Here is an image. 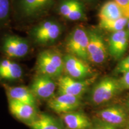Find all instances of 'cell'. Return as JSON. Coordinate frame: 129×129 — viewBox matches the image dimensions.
<instances>
[{
  "label": "cell",
  "mask_w": 129,
  "mask_h": 129,
  "mask_svg": "<svg viewBox=\"0 0 129 129\" xmlns=\"http://www.w3.org/2000/svg\"><path fill=\"white\" fill-rule=\"evenodd\" d=\"M122 90L120 80L113 77H105L92 88L90 101L93 106L102 105L114 99Z\"/></svg>",
  "instance_id": "obj_4"
},
{
  "label": "cell",
  "mask_w": 129,
  "mask_h": 129,
  "mask_svg": "<svg viewBox=\"0 0 129 129\" xmlns=\"http://www.w3.org/2000/svg\"><path fill=\"white\" fill-rule=\"evenodd\" d=\"M9 106L12 115L27 124L35 120L38 115L36 106L34 105L9 101Z\"/></svg>",
  "instance_id": "obj_15"
},
{
  "label": "cell",
  "mask_w": 129,
  "mask_h": 129,
  "mask_svg": "<svg viewBox=\"0 0 129 129\" xmlns=\"http://www.w3.org/2000/svg\"><path fill=\"white\" fill-rule=\"evenodd\" d=\"M48 106L58 114H64L75 111L81 105L80 97L67 94H59L48 101Z\"/></svg>",
  "instance_id": "obj_13"
},
{
  "label": "cell",
  "mask_w": 129,
  "mask_h": 129,
  "mask_svg": "<svg viewBox=\"0 0 129 129\" xmlns=\"http://www.w3.org/2000/svg\"><path fill=\"white\" fill-rule=\"evenodd\" d=\"M23 75V69L18 63L9 59L0 61V78L6 80H17Z\"/></svg>",
  "instance_id": "obj_18"
},
{
  "label": "cell",
  "mask_w": 129,
  "mask_h": 129,
  "mask_svg": "<svg viewBox=\"0 0 129 129\" xmlns=\"http://www.w3.org/2000/svg\"><path fill=\"white\" fill-rule=\"evenodd\" d=\"M59 0H12V16L22 24H29L46 17Z\"/></svg>",
  "instance_id": "obj_1"
},
{
  "label": "cell",
  "mask_w": 129,
  "mask_h": 129,
  "mask_svg": "<svg viewBox=\"0 0 129 129\" xmlns=\"http://www.w3.org/2000/svg\"><path fill=\"white\" fill-rule=\"evenodd\" d=\"M87 29L82 26H77L67 37L65 47L67 53L88 62Z\"/></svg>",
  "instance_id": "obj_5"
},
{
  "label": "cell",
  "mask_w": 129,
  "mask_h": 129,
  "mask_svg": "<svg viewBox=\"0 0 129 129\" xmlns=\"http://www.w3.org/2000/svg\"><path fill=\"white\" fill-rule=\"evenodd\" d=\"M88 61L94 64H102L108 57V49L104 37L97 29H88Z\"/></svg>",
  "instance_id": "obj_6"
},
{
  "label": "cell",
  "mask_w": 129,
  "mask_h": 129,
  "mask_svg": "<svg viewBox=\"0 0 129 129\" xmlns=\"http://www.w3.org/2000/svg\"><path fill=\"white\" fill-rule=\"evenodd\" d=\"M3 53L10 59H19L28 54L29 41L26 38L13 34H7L1 41Z\"/></svg>",
  "instance_id": "obj_7"
},
{
  "label": "cell",
  "mask_w": 129,
  "mask_h": 129,
  "mask_svg": "<svg viewBox=\"0 0 129 129\" xmlns=\"http://www.w3.org/2000/svg\"><path fill=\"white\" fill-rule=\"evenodd\" d=\"M115 71L118 74H124L129 71V55L118 63Z\"/></svg>",
  "instance_id": "obj_23"
},
{
  "label": "cell",
  "mask_w": 129,
  "mask_h": 129,
  "mask_svg": "<svg viewBox=\"0 0 129 129\" xmlns=\"http://www.w3.org/2000/svg\"><path fill=\"white\" fill-rule=\"evenodd\" d=\"M12 16V0H0V30L7 28Z\"/></svg>",
  "instance_id": "obj_21"
},
{
  "label": "cell",
  "mask_w": 129,
  "mask_h": 129,
  "mask_svg": "<svg viewBox=\"0 0 129 129\" xmlns=\"http://www.w3.org/2000/svg\"><path fill=\"white\" fill-rule=\"evenodd\" d=\"M129 41V33L124 29L120 31L112 32L108 42V52L115 59L122 57L125 53Z\"/></svg>",
  "instance_id": "obj_14"
},
{
  "label": "cell",
  "mask_w": 129,
  "mask_h": 129,
  "mask_svg": "<svg viewBox=\"0 0 129 129\" xmlns=\"http://www.w3.org/2000/svg\"><path fill=\"white\" fill-rule=\"evenodd\" d=\"M31 129H63L62 125L55 118L48 114H38L35 120L28 124Z\"/></svg>",
  "instance_id": "obj_19"
},
{
  "label": "cell",
  "mask_w": 129,
  "mask_h": 129,
  "mask_svg": "<svg viewBox=\"0 0 129 129\" xmlns=\"http://www.w3.org/2000/svg\"><path fill=\"white\" fill-rule=\"evenodd\" d=\"M127 29H128V32L129 33V19H128V23H127Z\"/></svg>",
  "instance_id": "obj_29"
},
{
  "label": "cell",
  "mask_w": 129,
  "mask_h": 129,
  "mask_svg": "<svg viewBox=\"0 0 129 129\" xmlns=\"http://www.w3.org/2000/svg\"><path fill=\"white\" fill-rule=\"evenodd\" d=\"M126 106H127V110H128V112L129 113V98L126 101Z\"/></svg>",
  "instance_id": "obj_28"
},
{
  "label": "cell",
  "mask_w": 129,
  "mask_h": 129,
  "mask_svg": "<svg viewBox=\"0 0 129 129\" xmlns=\"http://www.w3.org/2000/svg\"><path fill=\"white\" fill-rule=\"evenodd\" d=\"M121 10L124 17L129 19V0H114Z\"/></svg>",
  "instance_id": "obj_24"
},
{
  "label": "cell",
  "mask_w": 129,
  "mask_h": 129,
  "mask_svg": "<svg viewBox=\"0 0 129 129\" xmlns=\"http://www.w3.org/2000/svg\"><path fill=\"white\" fill-rule=\"evenodd\" d=\"M57 87V82L54 78L37 74L32 81L30 89L36 98L49 100L54 97Z\"/></svg>",
  "instance_id": "obj_12"
},
{
  "label": "cell",
  "mask_w": 129,
  "mask_h": 129,
  "mask_svg": "<svg viewBox=\"0 0 129 129\" xmlns=\"http://www.w3.org/2000/svg\"><path fill=\"white\" fill-rule=\"evenodd\" d=\"M60 115L68 129H90L93 125L91 120L83 112L75 111Z\"/></svg>",
  "instance_id": "obj_16"
},
{
  "label": "cell",
  "mask_w": 129,
  "mask_h": 129,
  "mask_svg": "<svg viewBox=\"0 0 129 129\" xmlns=\"http://www.w3.org/2000/svg\"><path fill=\"white\" fill-rule=\"evenodd\" d=\"M120 81L123 89H129V71L123 74Z\"/></svg>",
  "instance_id": "obj_26"
},
{
  "label": "cell",
  "mask_w": 129,
  "mask_h": 129,
  "mask_svg": "<svg viewBox=\"0 0 129 129\" xmlns=\"http://www.w3.org/2000/svg\"><path fill=\"white\" fill-rule=\"evenodd\" d=\"M98 16L99 20H116L123 17L120 7L114 0L104 3L100 9Z\"/></svg>",
  "instance_id": "obj_20"
},
{
  "label": "cell",
  "mask_w": 129,
  "mask_h": 129,
  "mask_svg": "<svg viewBox=\"0 0 129 129\" xmlns=\"http://www.w3.org/2000/svg\"><path fill=\"white\" fill-rule=\"evenodd\" d=\"M90 129H118L117 127L106 123L105 122L98 119L94 123H93V125Z\"/></svg>",
  "instance_id": "obj_25"
},
{
  "label": "cell",
  "mask_w": 129,
  "mask_h": 129,
  "mask_svg": "<svg viewBox=\"0 0 129 129\" xmlns=\"http://www.w3.org/2000/svg\"><path fill=\"white\" fill-rule=\"evenodd\" d=\"M64 71L66 75L76 80L91 78L93 72L87 61L68 54L63 56Z\"/></svg>",
  "instance_id": "obj_9"
},
{
  "label": "cell",
  "mask_w": 129,
  "mask_h": 129,
  "mask_svg": "<svg viewBox=\"0 0 129 129\" xmlns=\"http://www.w3.org/2000/svg\"><path fill=\"white\" fill-rule=\"evenodd\" d=\"M94 80V77L85 80H76L67 75H62L57 80L58 93L81 98Z\"/></svg>",
  "instance_id": "obj_8"
},
{
  "label": "cell",
  "mask_w": 129,
  "mask_h": 129,
  "mask_svg": "<svg viewBox=\"0 0 129 129\" xmlns=\"http://www.w3.org/2000/svg\"><path fill=\"white\" fill-rule=\"evenodd\" d=\"M80 1H81L83 3H92L94 2L95 0H80Z\"/></svg>",
  "instance_id": "obj_27"
},
{
  "label": "cell",
  "mask_w": 129,
  "mask_h": 129,
  "mask_svg": "<svg viewBox=\"0 0 129 129\" xmlns=\"http://www.w3.org/2000/svg\"><path fill=\"white\" fill-rule=\"evenodd\" d=\"M64 29L63 25L56 19H44L30 29L29 36L37 45H52L60 39Z\"/></svg>",
  "instance_id": "obj_2"
},
{
  "label": "cell",
  "mask_w": 129,
  "mask_h": 129,
  "mask_svg": "<svg viewBox=\"0 0 129 129\" xmlns=\"http://www.w3.org/2000/svg\"><path fill=\"white\" fill-rule=\"evenodd\" d=\"M98 119L118 129L129 127V115L120 105H112L101 109L97 114Z\"/></svg>",
  "instance_id": "obj_10"
},
{
  "label": "cell",
  "mask_w": 129,
  "mask_h": 129,
  "mask_svg": "<svg viewBox=\"0 0 129 129\" xmlns=\"http://www.w3.org/2000/svg\"><path fill=\"white\" fill-rule=\"evenodd\" d=\"M9 101H14L36 106V98L30 88L25 86L12 87L4 84Z\"/></svg>",
  "instance_id": "obj_17"
},
{
  "label": "cell",
  "mask_w": 129,
  "mask_h": 129,
  "mask_svg": "<svg viewBox=\"0 0 129 129\" xmlns=\"http://www.w3.org/2000/svg\"><path fill=\"white\" fill-rule=\"evenodd\" d=\"M127 129H129V127H128V128H127Z\"/></svg>",
  "instance_id": "obj_30"
},
{
  "label": "cell",
  "mask_w": 129,
  "mask_h": 129,
  "mask_svg": "<svg viewBox=\"0 0 129 129\" xmlns=\"http://www.w3.org/2000/svg\"><path fill=\"white\" fill-rule=\"evenodd\" d=\"M56 9L59 15L69 21L86 19L84 3L80 0H59Z\"/></svg>",
  "instance_id": "obj_11"
},
{
  "label": "cell",
  "mask_w": 129,
  "mask_h": 129,
  "mask_svg": "<svg viewBox=\"0 0 129 129\" xmlns=\"http://www.w3.org/2000/svg\"><path fill=\"white\" fill-rule=\"evenodd\" d=\"M128 19L122 17L116 20H99V27L102 29L108 30L112 32H115L124 30L127 26Z\"/></svg>",
  "instance_id": "obj_22"
},
{
  "label": "cell",
  "mask_w": 129,
  "mask_h": 129,
  "mask_svg": "<svg viewBox=\"0 0 129 129\" xmlns=\"http://www.w3.org/2000/svg\"><path fill=\"white\" fill-rule=\"evenodd\" d=\"M36 71L37 74L59 78L64 71L63 56L54 48L42 51L37 57Z\"/></svg>",
  "instance_id": "obj_3"
}]
</instances>
